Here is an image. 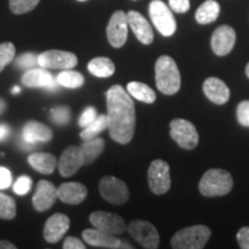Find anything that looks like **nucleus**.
Listing matches in <instances>:
<instances>
[{"instance_id":"f257e3e1","label":"nucleus","mask_w":249,"mask_h":249,"mask_svg":"<svg viewBox=\"0 0 249 249\" xmlns=\"http://www.w3.org/2000/svg\"><path fill=\"white\" fill-rule=\"evenodd\" d=\"M107 128L113 141L127 144L132 141L136 126L135 104L127 90L120 85L107 91Z\"/></svg>"},{"instance_id":"f03ea898","label":"nucleus","mask_w":249,"mask_h":249,"mask_svg":"<svg viewBox=\"0 0 249 249\" xmlns=\"http://www.w3.org/2000/svg\"><path fill=\"white\" fill-rule=\"evenodd\" d=\"M156 86L161 93L176 95L181 87V75L176 60L170 55H160L155 65Z\"/></svg>"},{"instance_id":"7ed1b4c3","label":"nucleus","mask_w":249,"mask_h":249,"mask_svg":"<svg viewBox=\"0 0 249 249\" xmlns=\"http://www.w3.org/2000/svg\"><path fill=\"white\" fill-rule=\"evenodd\" d=\"M233 188V178L227 171L210 169L203 174L198 183V191L205 197L227 195Z\"/></svg>"},{"instance_id":"20e7f679","label":"nucleus","mask_w":249,"mask_h":249,"mask_svg":"<svg viewBox=\"0 0 249 249\" xmlns=\"http://www.w3.org/2000/svg\"><path fill=\"white\" fill-rule=\"evenodd\" d=\"M211 236V230L205 225L188 226L180 230L171 239L174 249H202Z\"/></svg>"},{"instance_id":"39448f33","label":"nucleus","mask_w":249,"mask_h":249,"mask_svg":"<svg viewBox=\"0 0 249 249\" xmlns=\"http://www.w3.org/2000/svg\"><path fill=\"white\" fill-rule=\"evenodd\" d=\"M149 14L154 23L163 36H172L177 30V21L172 9L161 0H152L149 5Z\"/></svg>"},{"instance_id":"423d86ee","label":"nucleus","mask_w":249,"mask_h":249,"mask_svg":"<svg viewBox=\"0 0 249 249\" xmlns=\"http://www.w3.org/2000/svg\"><path fill=\"white\" fill-rule=\"evenodd\" d=\"M170 135L177 144L186 150H192L198 144V133L191 121L173 119L170 123Z\"/></svg>"},{"instance_id":"0eeeda50","label":"nucleus","mask_w":249,"mask_h":249,"mask_svg":"<svg viewBox=\"0 0 249 249\" xmlns=\"http://www.w3.org/2000/svg\"><path fill=\"white\" fill-rule=\"evenodd\" d=\"M99 194L105 201L114 205L124 204L129 198V189L123 180L107 176L99 181Z\"/></svg>"},{"instance_id":"6e6552de","label":"nucleus","mask_w":249,"mask_h":249,"mask_svg":"<svg viewBox=\"0 0 249 249\" xmlns=\"http://www.w3.org/2000/svg\"><path fill=\"white\" fill-rule=\"evenodd\" d=\"M148 183L150 191L156 195H163L171 188L170 165L163 160L151 161L148 170Z\"/></svg>"},{"instance_id":"1a4fd4ad","label":"nucleus","mask_w":249,"mask_h":249,"mask_svg":"<svg viewBox=\"0 0 249 249\" xmlns=\"http://www.w3.org/2000/svg\"><path fill=\"white\" fill-rule=\"evenodd\" d=\"M127 231L143 248L156 249L160 247V233L157 229L147 220H133L127 226Z\"/></svg>"},{"instance_id":"9d476101","label":"nucleus","mask_w":249,"mask_h":249,"mask_svg":"<svg viewBox=\"0 0 249 249\" xmlns=\"http://www.w3.org/2000/svg\"><path fill=\"white\" fill-rule=\"evenodd\" d=\"M77 65L74 53L61 50H49L38 54V66L45 70H71Z\"/></svg>"},{"instance_id":"9b49d317","label":"nucleus","mask_w":249,"mask_h":249,"mask_svg":"<svg viewBox=\"0 0 249 249\" xmlns=\"http://www.w3.org/2000/svg\"><path fill=\"white\" fill-rule=\"evenodd\" d=\"M89 220L95 229L108 233L112 235L123 234L127 231V225L119 214L105 213V211H95L89 216Z\"/></svg>"},{"instance_id":"f8f14e48","label":"nucleus","mask_w":249,"mask_h":249,"mask_svg":"<svg viewBox=\"0 0 249 249\" xmlns=\"http://www.w3.org/2000/svg\"><path fill=\"white\" fill-rule=\"evenodd\" d=\"M128 18L124 11H116L110 18L107 28L108 43L113 48L119 49L124 45L128 36Z\"/></svg>"},{"instance_id":"ddd939ff","label":"nucleus","mask_w":249,"mask_h":249,"mask_svg":"<svg viewBox=\"0 0 249 249\" xmlns=\"http://www.w3.org/2000/svg\"><path fill=\"white\" fill-rule=\"evenodd\" d=\"M83 164H85V156L82 149L76 145H71L61 154L60 160L58 161V169L62 177L70 178L80 170Z\"/></svg>"},{"instance_id":"4468645a","label":"nucleus","mask_w":249,"mask_h":249,"mask_svg":"<svg viewBox=\"0 0 249 249\" xmlns=\"http://www.w3.org/2000/svg\"><path fill=\"white\" fill-rule=\"evenodd\" d=\"M235 30L230 26H220L213 31L211 36V49L214 54L223 55L229 54L235 44Z\"/></svg>"},{"instance_id":"2eb2a0df","label":"nucleus","mask_w":249,"mask_h":249,"mask_svg":"<svg viewBox=\"0 0 249 249\" xmlns=\"http://www.w3.org/2000/svg\"><path fill=\"white\" fill-rule=\"evenodd\" d=\"M58 198V188L48 180H39L33 197L34 208L39 213L49 210Z\"/></svg>"},{"instance_id":"dca6fc26","label":"nucleus","mask_w":249,"mask_h":249,"mask_svg":"<svg viewBox=\"0 0 249 249\" xmlns=\"http://www.w3.org/2000/svg\"><path fill=\"white\" fill-rule=\"evenodd\" d=\"M70 218L64 213H54L46 220L44 231V239L50 244H55L60 241L70 229Z\"/></svg>"},{"instance_id":"f3484780","label":"nucleus","mask_w":249,"mask_h":249,"mask_svg":"<svg viewBox=\"0 0 249 249\" xmlns=\"http://www.w3.org/2000/svg\"><path fill=\"white\" fill-rule=\"evenodd\" d=\"M22 83L29 88H45L50 90L57 89V80L53 79L52 74L45 68H31L28 70L22 76Z\"/></svg>"},{"instance_id":"a211bd4d","label":"nucleus","mask_w":249,"mask_h":249,"mask_svg":"<svg viewBox=\"0 0 249 249\" xmlns=\"http://www.w3.org/2000/svg\"><path fill=\"white\" fill-rule=\"evenodd\" d=\"M128 24L132 28L134 35L144 45H149L154 42V30L148 20L141 13L136 11H129L127 13Z\"/></svg>"},{"instance_id":"6ab92c4d","label":"nucleus","mask_w":249,"mask_h":249,"mask_svg":"<svg viewBox=\"0 0 249 249\" xmlns=\"http://www.w3.org/2000/svg\"><path fill=\"white\" fill-rule=\"evenodd\" d=\"M82 238L92 247L96 248H107V249H118L123 248V241L117 236L108 234L101 231L98 229H88L82 232Z\"/></svg>"},{"instance_id":"aec40b11","label":"nucleus","mask_w":249,"mask_h":249,"mask_svg":"<svg viewBox=\"0 0 249 249\" xmlns=\"http://www.w3.org/2000/svg\"><path fill=\"white\" fill-rule=\"evenodd\" d=\"M203 92L207 98L216 105L225 104L230 99L229 87L218 77H208L204 81Z\"/></svg>"},{"instance_id":"412c9836","label":"nucleus","mask_w":249,"mask_h":249,"mask_svg":"<svg viewBox=\"0 0 249 249\" xmlns=\"http://www.w3.org/2000/svg\"><path fill=\"white\" fill-rule=\"evenodd\" d=\"M22 138L24 142L29 144H35L38 142H50L53 138V132L46 124L38 121L30 120L24 124L22 129Z\"/></svg>"},{"instance_id":"4be33fe9","label":"nucleus","mask_w":249,"mask_h":249,"mask_svg":"<svg viewBox=\"0 0 249 249\" xmlns=\"http://www.w3.org/2000/svg\"><path fill=\"white\" fill-rule=\"evenodd\" d=\"M88 195V189L80 182H64L58 187V198L67 204L82 203Z\"/></svg>"},{"instance_id":"5701e85b","label":"nucleus","mask_w":249,"mask_h":249,"mask_svg":"<svg viewBox=\"0 0 249 249\" xmlns=\"http://www.w3.org/2000/svg\"><path fill=\"white\" fill-rule=\"evenodd\" d=\"M30 166L42 174H51L58 165L57 158L48 152H35L28 157Z\"/></svg>"},{"instance_id":"b1692460","label":"nucleus","mask_w":249,"mask_h":249,"mask_svg":"<svg viewBox=\"0 0 249 249\" xmlns=\"http://www.w3.org/2000/svg\"><path fill=\"white\" fill-rule=\"evenodd\" d=\"M88 71L93 76L105 79V77L113 75L114 71H116V66L110 58L97 57L89 61Z\"/></svg>"},{"instance_id":"393cba45","label":"nucleus","mask_w":249,"mask_h":249,"mask_svg":"<svg viewBox=\"0 0 249 249\" xmlns=\"http://www.w3.org/2000/svg\"><path fill=\"white\" fill-rule=\"evenodd\" d=\"M220 13V6L216 0H207L197 8L195 18L200 24H209L217 20Z\"/></svg>"},{"instance_id":"a878e982","label":"nucleus","mask_w":249,"mask_h":249,"mask_svg":"<svg viewBox=\"0 0 249 249\" xmlns=\"http://www.w3.org/2000/svg\"><path fill=\"white\" fill-rule=\"evenodd\" d=\"M127 92L132 97L145 104H152L156 101V92L145 83L133 81L127 85Z\"/></svg>"},{"instance_id":"bb28decb","label":"nucleus","mask_w":249,"mask_h":249,"mask_svg":"<svg viewBox=\"0 0 249 249\" xmlns=\"http://www.w3.org/2000/svg\"><path fill=\"white\" fill-rule=\"evenodd\" d=\"M104 147L105 141L99 138L88 140L83 143L81 149H82L83 156H85V164H90L97 160L104 150Z\"/></svg>"},{"instance_id":"cd10ccee","label":"nucleus","mask_w":249,"mask_h":249,"mask_svg":"<svg viewBox=\"0 0 249 249\" xmlns=\"http://www.w3.org/2000/svg\"><path fill=\"white\" fill-rule=\"evenodd\" d=\"M58 85L68 89H77L85 85V77L81 73L71 70H64L57 76Z\"/></svg>"},{"instance_id":"c85d7f7f","label":"nucleus","mask_w":249,"mask_h":249,"mask_svg":"<svg viewBox=\"0 0 249 249\" xmlns=\"http://www.w3.org/2000/svg\"><path fill=\"white\" fill-rule=\"evenodd\" d=\"M105 128H107V114H101V116H97L91 124L85 127V129L80 133V136L85 141H88V140L97 138L98 134Z\"/></svg>"},{"instance_id":"c756f323","label":"nucleus","mask_w":249,"mask_h":249,"mask_svg":"<svg viewBox=\"0 0 249 249\" xmlns=\"http://www.w3.org/2000/svg\"><path fill=\"white\" fill-rule=\"evenodd\" d=\"M17 216V203L11 196L0 193V218L11 220Z\"/></svg>"},{"instance_id":"7c9ffc66","label":"nucleus","mask_w":249,"mask_h":249,"mask_svg":"<svg viewBox=\"0 0 249 249\" xmlns=\"http://www.w3.org/2000/svg\"><path fill=\"white\" fill-rule=\"evenodd\" d=\"M39 1L40 0H9V8L17 15L26 14L36 8Z\"/></svg>"},{"instance_id":"2f4dec72","label":"nucleus","mask_w":249,"mask_h":249,"mask_svg":"<svg viewBox=\"0 0 249 249\" xmlns=\"http://www.w3.org/2000/svg\"><path fill=\"white\" fill-rule=\"evenodd\" d=\"M15 46L13 43L5 42L0 44V71H4V68L13 61L15 57Z\"/></svg>"},{"instance_id":"473e14b6","label":"nucleus","mask_w":249,"mask_h":249,"mask_svg":"<svg viewBox=\"0 0 249 249\" xmlns=\"http://www.w3.org/2000/svg\"><path fill=\"white\" fill-rule=\"evenodd\" d=\"M51 120L60 126H65L71 121V108L64 107H57L51 110Z\"/></svg>"},{"instance_id":"72a5a7b5","label":"nucleus","mask_w":249,"mask_h":249,"mask_svg":"<svg viewBox=\"0 0 249 249\" xmlns=\"http://www.w3.org/2000/svg\"><path fill=\"white\" fill-rule=\"evenodd\" d=\"M15 66L21 68V70H31L38 66V55L35 53H23L18 55L17 60H15Z\"/></svg>"},{"instance_id":"f704fd0d","label":"nucleus","mask_w":249,"mask_h":249,"mask_svg":"<svg viewBox=\"0 0 249 249\" xmlns=\"http://www.w3.org/2000/svg\"><path fill=\"white\" fill-rule=\"evenodd\" d=\"M33 181L28 176H21L14 183L13 191L18 195H26L30 192Z\"/></svg>"},{"instance_id":"c9c22d12","label":"nucleus","mask_w":249,"mask_h":249,"mask_svg":"<svg viewBox=\"0 0 249 249\" xmlns=\"http://www.w3.org/2000/svg\"><path fill=\"white\" fill-rule=\"evenodd\" d=\"M236 118L239 124L249 127V101H242L236 108Z\"/></svg>"},{"instance_id":"e433bc0d","label":"nucleus","mask_w":249,"mask_h":249,"mask_svg":"<svg viewBox=\"0 0 249 249\" xmlns=\"http://www.w3.org/2000/svg\"><path fill=\"white\" fill-rule=\"evenodd\" d=\"M97 116L98 114H97V111H96V108L92 107H88L85 111L82 112V114H81L79 119V126L85 128V127L91 124L92 121L97 118Z\"/></svg>"},{"instance_id":"4c0bfd02","label":"nucleus","mask_w":249,"mask_h":249,"mask_svg":"<svg viewBox=\"0 0 249 249\" xmlns=\"http://www.w3.org/2000/svg\"><path fill=\"white\" fill-rule=\"evenodd\" d=\"M170 8L176 13H186L191 8V0H169Z\"/></svg>"},{"instance_id":"58836bf2","label":"nucleus","mask_w":249,"mask_h":249,"mask_svg":"<svg viewBox=\"0 0 249 249\" xmlns=\"http://www.w3.org/2000/svg\"><path fill=\"white\" fill-rule=\"evenodd\" d=\"M236 240L242 249H249V226L241 227L236 234Z\"/></svg>"},{"instance_id":"ea45409f","label":"nucleus","mask_w":249,"mask_h":249,"mask_svg":"<svg viewBox=\"0 0 249 249\" xmlns=\"http://www.w3.org/2000/svg\"><path fill=\"white\" fill-rule=\"evenodd\" d=\"M64 249H86V245L80 239L75 238V236H67L65 239L64 245H62Z\"/></svg>"},{"instance_id":"a19ab883","label":"nucleus","mask_w":249,"mask_h":249,"mask_svg":"<svg viewBox=\"0 0 249 249\" xmlns=\"http://www.w3.org/2000/svg\"><path fill=\"white\" fill-rule=\"evenodd\" d=\"M12 183V174L6 167H0V189H6Z\"/></svg>"},{"instance_id":"79ce46f5","label":"nucleus","mask_w":249,"mask_h":249,"mask_svg":"<svg viewBox=\"0 0 249 249\" xmlns=\"http://www.w3.org/2000/svg\"><path fill=\"white\" fill-rule=\"evenodd\" d=\"M9 133H11V128L8 127V124H0V141H4V140L7 139L9 136Z\"/></svg>"},{"instance_id":"37998d69","label":"nucleus","mask_w":249,"mask_h":249,"mask_svg":"<svg viewBox=\"0 0 249 249\" xmlns=\"http://www.w3.org/2000/svg\"><path fill=\"white\" fill-rule=\"evenodd\" d=\"M17 246L6 240H0V249H15Z\"/></svg>"},{"instance_id":"c03bdc74","label":"nucleus","mask_w":249,"mask_h":249,"mask_svg":"<svg viewBox=\"0 0 249 249\" xmlns=\"http://www.w3.org/2000/svg\"><path fill=\"white\" fill-rule=\"evenodd\" d=\"M5 108H6V102L4 101V99L0 98V114L5 111Z\"/></svg>"},{"instance_id":"a18cd8bd","label":"nucleus","mask_w":249,"mask_h":249,"mask_svg":"<svg viewBox=\"0 0 249 249\" xmlns=\"http://www.w3.org/2000/svg\"><path fill=\"white\" fill-rule=\"evenodd\" d=\"M18 92H20V88H18V87H14L13 90H12V93H14L15 95V93H18Z\"/></svg>"},{"instance_id":"49530a36","label":"nucleus","mask_w":249,"mask_h":249,"mask_svg":"<svg viewBox=\"0 0 249 249\" xmlns=\"http://www.w3.org/2000/svg\"><path fill=\"white\" fill-rule=\"evenodd\" d=\"M246 75H247V77L249 79V62L247 64V66H246Z\"/></svg>"},{"instance_id":"de8ad7c7","label":"nucleus","mask_w":249,"mask_h":249,"mask_svg":"<svg viewBox=\"0 0 249 249\" xmlns=\"http://www.w3.org/2000/svg\"><path fill=\"white\" fill-rule=\"evenodd\" d=\"M77 1H86V0H77Z\"/></svg>"},{"instance_id":"09e8293b","label":"nucleus","mask_w":249,"mask_h":249,"mask_svg":"<svg viewBox=\"0 0 249 249\" xmlns=\"http://www.w3.org/2000/svg\"><path fill=\"white\" fill-rule=\"evenodd\" d=\"M133 1H136V0H133Z\"/></svg>"}]
</instances>
